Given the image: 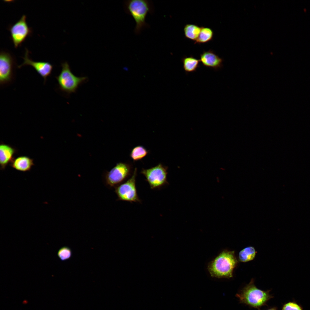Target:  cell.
Instances as JSON below:
<instances>
[{"label": "cell", "mask_w": 310, "mask_h": 310, "mask_svg": "<svg viewBox=\"0 0 310 310\" xmlns=\"http://www.w3.org/2000/svg\"><path fill=\"white\" fill-rule=\"evenodd\" d=\"M256 252L252 246L245 247L241 251L239 254V261L246 262L253 260L255 257Z\"/></svg>", "instance_id": "e0dca14e"}, {"label": "cell", "mask_w": 310, "mask_h": 310, "mask_svg": "<svg viewBox=\"0 0 310 310\" xmlns=\"http://www.w3.org/2000/svg\"><path fill=\"white\" fill-rule=\"evenodd\" d=\"M238 263L235 251L224 250L209 263L208 269L212 277L229 278Z\"/></svg>", "instance_id": "7a4b0ae2"}, {"label": "cell", "mask_w": 310, "mask_h": 310, "mask_svg": "<svg viewBox=\"0 0 310 310\" xmlns=\"http://www.w3.org/2000/svg\"><path fill=\"white\" fill-rule=\"evenodd\" d=\"M282 310H303L302 307L294 302H289L284 304Z\"/></svg>", "instance_id": "ffe728a7"}, {"label": "cell", "mask_w": 310, "mask_h": 310, "mask_svg": "<svg viewBox=\"0 0 310 310\" xmlns=\"http://www.w3.org/2000/svg\"><path fill=\"white\" fill-rule=\"evenodd\" d=\"M16 150L11 146L2 143L0 145V169L4 170L14 158L13 156Z\"/></svg>", "instance_id": "7c38bea8"}, {"label": "cell", "mask_w": 310, "mask_h": 310, "mask_svg": "<svg viewBox=\"0 0 310 310\" xmlns=\"http://www.w3.org/2000/svg\"><path fill=\"white\" fill-rule=\"evenodd\" d=\"M125 11L132 17L135 22L134 32L136 34H139L145 28L150 27L146 22L147 15L152 14L154 9L152 2L146 0H130L124 2Z\"/></svg>", "instance_id": "6da1fadb"}, {"label": "cell", "mask_w": 310, "mask_h": 310, "mask_svg": "<svg viewBox=\"0 0 310 310\" xmlns=\"http://www.w3.org/2000/svg\"><path fill=\"white\" fill-rule=\"evenodd\" d=\"M23 59H24V62L18 66V67L20 68L23 66L26 65L32 66L44 79V83H45L47 78L51 74L53 69V65L48 62L35 61L30 59L29 58L28 51L27 49Z\"/></svg>", "instance_id": "30bf717a"}, {"label": "cell", "mask_w": 310, "mask_h": 310, "mask_svg": "<svg viewBox=\"0 0 310 310\" xmlns=\"http://www.w3.org/2000/svg\"><path fill=\"white\" fill-rule=\"evenodd\" d=\"M201 30V27L198 25L187 24L184 27V34L186 38L195 41L199 36Z\"/></svg>", "instance_id": "9a60e30c"}, {"label": "cell", "mask_w": 310, "mask_h": 310, "mask_svg": "<svg viewBox=\"0 0 310 310\" xmlns=\"http://www.w3.org/2000/svg\"><path fill=\"white\" fill-rule=\"evenodd\" d=\"M61 67V73L56 77L60 90L67 94L75 92L79 86L87 80V78L75 75L67 62L62 63Z\"/></svg>", "instance_id": "277c9868"}, {"label": "cell", "mask_w": 310, "mask_h": 310, "mask_svg": "<svg viewBox=\"0 0 310 310\" xmlns=\"http://www.w3.org/2000/svg\"><path fill=\"white\" fill-rule=\"evenodd\" d=\"M148 151L144 146H137L134 147L130 154L131 158L134 161H137L145 157L148 154Z\"/></svg>", "instance_id": "ac0fdd59"}, {"label": "cell", "mask_w": 310, "mask_h": 310, "mask_svg": "<svg viewBox=\"0 0 310 310\" xmlns=\"http://www.w3.org/2000/svg\"><path fill=\"white\" fill-rule=\"evenodd\" d=\"M137 168L134 169L132 175L126 181L116 187L115 192L118 197L117 200L133 202H141L137 194L136 186Z\"/></svg>", "instance_id": "8992f818"}, {"label": "cell", "mask_w": 310, "mask_h": 310, "mask_svg": "<svg viewBox=\"0 0 310 310\" xmlns=\"http://www.w3.org/2000/svg\"><path fill=\"white\" fill-rule=\"evenodd\" d=\"M167 167L159 163L149 168H142L141 173L151 189H159L169 184L167 180Z\"/></svg>", "instance_id": "52a82bcc"}, {"label": "cell", "mask_w": 310, "mask_h": 310, "mask_svg": "<svg viewBox=\"0 0 310 310\" xmlns=\"http://www.w3.org/2000/svg\"><path fill=\"white\" fill-rule=\"evenodd\" d=\"M57 256L62 261H64L70 259L72 255L71 249L67 246H63L58 250Z\"/></svg>", "instance_id": "d6986e66"}, {"label": "cell", "mask_w": 310, "mask_h": 310, "mask_svg": "<svg viewBox=\"0 0 310 310\" xmlns=\"http://www.w3.org/2000/svg\"><path fill=\"white\" fill-rule=\"evenodd\" d=\"M199 60L204 66L216 70L221 68L223 66L222 59L211 50L204 51L200 55Z\"/></svg>", "instance_id": "8fae6325"}, {"label": "cell", "mask_w": 310, "mask_h": 310, "mask_svg": "<svg viewBox=\"0 0 310 310\" xmlns=\"http://www.w3.org/2000/svg\"><path fill=\"white\" fill-rule=\"evenodd\" d=\"M10 165L16 170L26 172L30 171L34 164L32 159L27 156H22L14 158Z\"/></svg>", "instance_id": "4fadbf2b"}, {"label": "cell", "mask_w": 310, "mask_h": 310, "mask_svg": "<svg viewBox=\"0 0 310 310\" xmlns=\"http://www.w3.org/2000/svg\"><path fill=\"white\" fill-rule=\"evenodd\" d=\"M270 292V290L265 291L257 288L252 279L249 284L236 294V296L240 303L259 309L273 297Z\"/></svg>", "instance_id": "3957f363"}, {"label": "cell", "mask_w": 310, "mask_h": 310, "mask_svg": "<svg viewBox=\"0 0 310 310\" xmlns=\"http://www.w3.org/2000/svg\"><path fill=\"white\" fill-rule=\"evenodd\" d=\"M15 62L9 53L1 51L0 53V84L4 85L11 82L13 79Z\"/></svg>", "instance_id": "9c48e42d"}, {"label": "cell", "mask_w": 310, "mask_h": 310, "mask_svg": "<svg viewBox=\"0 0 310 310\" xmlns=\"http://www.w3.org/2000/svg\"><path fill=\"white\" fill-rule=\"evenodd\" d=\"M132 168L129 164L120 162L109 171L104 174V181L106 185L109 188H115L123 183L132 174Z\"/></svg>", "instance_id": "5b68a950"}, {"label": "cell", "mask_w": 310, "mask_h": 310, "mask_svg": "<svg viewBox=\"0 0 310 310\" xmlns=\"http://www.w3.org/2000/svg\"><path fill=\"white\" fill-rule=\"evenodd\" d=\"M277 310V308L276 307H273L270 308H269V309H268L267 310Z\"/></svg>", "instance_id": "44dd1931"}, {"label": "cell", "mask_w": 310, "mask_h": 310, "mask_svg": "<svg viewBox=\"0 0 310 310\" xmlns=\"http://www.w3.org/2000/svg\"><path fill=\"white\" fill-rule=\"evenodd\" d=\"M181 61L183 69L186 73L195 71L199 67L200 60L192 55L184 57L182 59Z\"/></svg>", "instance_id": "5bb4252c"}, {"label": "cell", "mask_w": 310, "mask_h": 310, "mask_svg": "<svg viewBox=\"0 0 310 310\" xmlns=\"http://www.w3.org/2000/svg\"><path fill=\"white\" fill-rule=\"evenodd\" d=\"M26 19V16L23 15L19 20L9 28L12 40L16 48L20 46L32 32V30L27 24Z\"/></svg>", "instance_id": "ba28073f"}, {"label": "cell", "mask_w": 310, "mask_h": 310, "mask_svg": "<svg viewBox=\"0 0 310 310\" xmlns=\"http://www.w3.org/2000/svg\"><path fill=\"white\" fill-rule=\"evenodd\" d=\"M213 34V32L211 28L201 27L199 36L194 43L201 44L208 42L212 40Z\"/></svg>", "instance_id": "2e32d148"}]
</instances>
